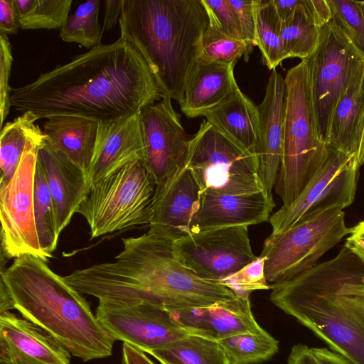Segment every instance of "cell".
<instances>
[{
    "mask_svg": "<svg viewBox=\"0 0 364 364\" xmlns=\"http://www.w3.org/2000/svg\"><path fill=\"white\" fill-rule=\"evenodd\" d=\"M19 28L14 0H1L0 34L15 35Z\"/></svg>",
    "mask_w": 364,
    "mask_h": 364,
    "instance_id": "cell-41",
    "label": "cell"
},
{
    "mask_svg": "<svg viewBox=\"0 0 364 364\" xmlns=\"http://www.w3.org/2000/svg\"><path fill=\"white\" fill-rule=\"evenodd\" d=\"M206 10L209 26L230 37L242 40L235 10L229 0H201Z\"/></svg>",
    "mask_w": 364,
    "mask_h": 364,
    "instance_id": "cell-38",
    "label": "cell"
},
{
    "mask_svg": "<svg viewBox=\"0 0 364 364\" xmlns=\"http://www.w3.org/2000/svg\"><path fill=\"white\" fill-rule=\"evenodd\" d=\"M123 0H106L102 28L108 31L119 21L122 11Z\"/></svg>",
    "mask_w": 364,
    "mask_h": 364,
    "instance_id": "cell-45",
    "label": "cell"
},
{
    "mask_svg": "<svg viewBox=\"0 0 364 364\" xmlns=\"http://www.w3.org/2000/svg\"><path fill=\"white\" fill-rule=\"evenodd\" d=\"M72 0H14L20 28L58 29L65 23Z\"/></svg>",
    "mask_w": 364,
    "mask_h": 364,
    "instance_id": "cell-34",
    "label": "cell"
},
{
    "mask_svg": "<svg viewBox=\"0 0 364 364\" xmlns=\"http://www.w3.org/2000/svg\"><path fill=\"white\" fill-rule=\"evenodd\" d=\"M350 231L343 210L332 209L304 219L285 232L270 234L260 255L265 258L267 282L287 281L313 268Z\"/></svg>",
    "mask_w": 364,
    "mask_h": 364,
    "instance_id": "cell-8",
    "label": "cell"
},
{
    "mask_svg": "<svg viewBox=\"0 0 364 364\" xmlns=\"http://www.w3.org/2000/svg\"><path fill=\"white\" fill-rule=\"evenodd\" d=\"M163 98L147 63L121 38L90 49L11 87V107L37 119L75 115L107 122L141 112Z\"/></svg>",
    "mask_w": 364,
    "mask_h": 364,
    "instance_id": "cell-1",
    "label": "cell"
},
{
    "mask_svg": "<svg viewBox=\"0 0 364 364\" xmlns=\"http://www.w3.org/2000/svg\"><path fill=\"white\" fill-rule=\"evenodd\" d=\"M120 38L143 56L163 97L183 101L209 19L201 0H123Z\"/></svg>",
    "mask_w": 364,
    "mask_h": 364,
    "instance_id": "cell-5",
    "label": "cell"
},
{
    "mask_svg": "<svg viewBox=\"0 0 364 364\" xmlns=\"http://www.w3.org/2000/svg\"><path fill=\"white\" fill-rule=\"evenodd\" d=\"M311 350L319 364H353L341 355L326 348H311Z\"/></svg>",
    "mask_w": 364,
    "mask_h": 364,
    "instance_id": "cell-47",
    "label": "cell"
},
{
    "mask_svg": "<svg viewBox=\"0 0 364 364\" xmlns=\"http://www.w3.org/2000/svg\"><path fill=\"white\" fill-rule=\"evenodd\" d=\"M274 206L272 194L264 190L242 195L203 191L190 232L266 222Z\"/></svg>",
    "mask_w": 364,
    "mask_h": 364,
    "instance_id": "cell-19",
    "label": "cell"
},
{
    "mask_svg": "<svg viewBox=\"0 0 364 364\" xmlns=\"http://www.w3.org/2000/svg\"><path fill=\"white\" fill-rule=\"evenodd\" d=\"M246 55L247 46L244 41L225 35L210 26L204 31L198 60L235 65Z\"/></svg>",
    "mask_w": 364,
    "mask_h": 364,
    "instance_id": "cell-35",
    "label": "cell"
},
{
    "mask_svg": "<svg viewBox=\"0 0 364 364\" xmlns=\"http://www.w3.org/2000/svg\"><path fill=\"white\" fill-rule=\"evenodd\" d=\"M12 46L8 36L0 34V127L4 123L9 113L11 107L10 95L11 87L9 86L13 63Z\"/></svg>",
    "mask_w": 364,
    "mask_h": 364,
    "instance_id": "cell-39",
    "label": "cell"
},
{
    "mask_svg": "<svg viewBox=\"0 0 364 364\" xmlns=\"http://www.w3.org/2000/svg\"><path fill=\"white\" fill-rule=\"evenodd\" d=\"M201 188L186 162L164 183L156 186L149 230L172 241L190 233Z\"/></svg>",
    "mask_w": 364,
    "mask_h": 364,
    "instance_id": "cell-16",
    "label": "cell"
},
{
    "mask_svg": "<svg viewBox=\"0 0 364 364\" xmlns=\"http://www.w3.org/2000/svg\"><path fill=\"white\" fill-rule=\"evenodd\" d=\"M144 160L140 112L99 122L94 152L87 171L91 186L126 166Z\"/></svg>",
    "mask_w": 364,
    "mask_h": 364,
    "instance_id": "cell-17",
    "label": "cell"
},
{
    "mask_svg": "<svg viewBox=\"0 0 364 364\" xmlns=\"http://www.w3.org/2000/svg\"><path fill=\"white\" fill-rule=\"evenodd\" d=\"M168 311L189 333L217 341L262 329L252 314L250 297L237 296L206 306Z\"/></svg>",
    "mask_w": 364,
    "mask_h": 364,
    "instance_id": "cell-22",
    "label": "cell"
},
{
    "mask_svg": "<svg viewBox=\"0 0 364 364\" xmlns=\"http://www.w3.org/2000/svg\"><path fill=\"white\" fill-rule=\"evenodd\" d=\"M305 60L316 126L328 144L336 106L364 67V55L331 21L320 27V38Z\"/></svg>",
    "mask_w": 364,
    "mask_h": 364,
    "instance_id": "cell-10",
    "label": "cell"
},
{
    "mask_svg": "<svg viewBox=\"0 0 364 364\" xmlns=\"http://www.w3.org/2000/svg\"><path fill=\"white\" fill-rule=\"evenodd\" d=\"M140 126L144 162L156 186L161 185L184 164L191 139L168 97L145 107Z\"/></svg>",
    "mask_w": 364,
    "mask_h": 364,
    "instance_id": "cell-15",
    "label": "cell"
},
{
    "mask_svg": "<svg viewBox=\"0 0 364 364\" xmlns=\"http://www.w3.org/2000/svg\"><path fill=\"white\" fill-rule=\"evenodd\" d=\"M203 116L238 146L257 155L260 127L258 108L238 87Z\"/></svg>",
    "mask_w": 364,
    "mask_h": 364,
    "instance_id": "cell-24",
    "label": "cell"
},
{
    "mask_svg": "<svg viewBox=\"0 0 364 364\" xmlns=\"http://www.w3.org/2000/svg\"><path fill=\"white\" fill-rule=\"evenodd\" d=\"M122 364H155L144 352L127 343L122 344Z\"/></svg>",
    "mask_w": 364,
    "mask_h": 364,
    "instance_id": "cell-46",
    "label": "cell"
},
{
    "mask_svg": "<svg viewBox=\"0 0 364 364\" xmlns=\"http://www.w3.org/2000/svg\"><path fill=\"white\" fill-rule=\"evenodd\" d=\"M270 289L279 309L353 364H364V262L348 247Z\"/></svg>",
    "mask_w": 364,
    "mask_h": 364,
    "instance_id": "cell-2",
    "label": "cell"
},
{
    "mask_svg": "<svg viewBox=\"0 0 364 364\" xmlns=\"http://www.w3.org/2000/svg\"><path fill=\"white\" fill-rule=\"evenodd\" d=\"M280 35L287 58L304 60L316 50L320 38V27L309 12L307 0H301L295 12L281 21Z\"/></svg>",
    "mask_w": 364,
    "mask_h": 364,
    "instance_id": "cell-28",
    "label": "cell"
},
{
    "mask_svg": "<svg viewBox=\"0 0 364 364\" xmlns=\"http://www.w3.org/2000/svg\"><path fill=\"white\" fill-rule=\"evenodd\" d=\"M344 245L364 262V220L351 228Z\"/></svg>",
    "mask_w": 364,
    "mask_h": 364,
    "instance_id": "cell-42",
    "label": "cell"
},
{
    "mask_svg": "<svg viewBox=\"0 0 364 364\" xmlns=\"http://www.w3.org/2000/svg\"><path fill=\"white\" fill-rule=\"evenodd\" d=\"M331 21L364 55V14L362 1L327 0Z\"/></svg>",
    "mask_w": 364,
    "mask_h": 364,
    "instance_id": "cell-36",
    "label": "cell"
},
{
    "mask_svg": "<svg viewBox=\"0 0 364 364\" xmlns=\"http://www.w3.org/2000/svg\"><path fill=\"white\" fill-rule=\"evenodd\" d=\"M148 353L161 364H231L218 341L191 333Z\"/></svg>",
    "mask_w": 364,
    "mask_h": 364,
    "instance_id": "cell-27",
    "label": "cell"
},
{
    "mask_svg": "<svg viewBox=\"0 0 364 364\" xmlns=\"http://www.w3.org/2000/svg\"><path fill=\"white\" fill-rule=\"evenodd\" d=\"M288 364H319L311 348L304 345L296 344L290 351L287 360Z\"/></svg>",
    "mask_w": 364,
    "mask_h": 364,
    "instance_id": "cell-44",
    "label": "cell"
},
{
    "mask_svg": "<svg viewBox=\"0 0 364 364\" xmlns=\"http://www.w3.org/2000/svg\"><path fill=\"white\" fill-rule=\"evenodd\" d=\"M364 117V67L338 100L331 118L328 145L357 156Z\"/></svg>",
    "mask_w": 364,
    "mask_h": 364,
    "instance_id": "cell-26",
    "label": "cell"
},
{
    "mask_svg": "<svg viewBox=\"0 0 364 364\" xmlns=\"http://www.w3.org/2000/svg\"><path fill=\"white\" fill-rule=\"evenodd\" d=\"M236 11L238 17L241 32L247 46L245 61H248L249 55L253 47L256 46V25L254 0H229Z\"/></svg>",
    "mask_w": 364,
    "mask_h": 364,
    "instance_id": "cell-40",
    "label": "cell"
},
{
    "mask_svg": "<svg viewBox=\"0 0 364 364\" xmlns=\"http://www.w3.org/2000/svg\"><path fill=\"white\" fill-rule=\"evenodd\" d=\"M0 279L11 295L14 309L83 361L112 354L114 340L97 320L80 292L54 272L46 261L33 255L15 258Z\"/></svg>",
    "mask_w": 364,
    "mask_h": 364,
    "instance_id": "cell-4",
    "label": "cell"
},
{
    "mask_svg": "<svg viewBox=\"0 0 364 364\" xmlns=\"http://www.w3.org/2000/svg\"><path fill=\"white\" fill-rule=\"evenodd\" d=\"M363 164H364V159H363Z\"/></svg>",
    "mask_w": 364,
    "mask_h": 364,
    "instance_id": "cell-52",
    "label": "cell"
},
{
    "mask_svg": "<svg viewBox=\"0 0 364 364\" xmlns=\"http://www.w3.org/2000/svg\"><path fill=\"white\" fill-rule=\"evenodd\" d=\"M99 122L75 115H55L43 125L46 143L85 170L89 169Z\"/></svg>",
    "mask_w": 364,
    "mask_h": 364,
    "instance_id": "cell-25",
    "label": "cell"
},
{
    "mask_svg": "<svg viewBox=\"0 0 364 364\" xmlns=\"http://www.w3.org/2000/svg\"><path fill=\"white\" fill-rule=\"evenodd\" d=\"M264 262L265 258L259 255L238 271L222 279L219 283L238 297H250L254 291L270 289L264 274Z\"/></svg>",
    "mask_w": 364,
    "mask_h": 364,
    "instance_id": "cell-37",
    "label": "cell"
},
{
    "mask_svg": "<svg viewBox=\"0 0 364 364\" xmlns=\"http://www.w3.org/2000/svg\"><path fill=\"white\" fill-rule=\"evenodd\" d=\"M254 4L256 46L259 48L263 63L273 70L287 58L280 35L281 21L273 0H254Z\"/></svg>",
    "mask_w": 364,
    "mask_h": 364,
    "instance_id": "cell-29",
    "label": "cell"
},
{
    "mask_svg": "<svg viewBox=\"0 0 364 364\" xmlns=\"http://www.w3.org/2000/svg\"><path fill=\"white\" fill-rule=\"evenodd\" d=\"M95 316L114 341L147 353L190 334L167 309L149 304L99 301Z\"/></svg>",
    "mask_w": 364,
    "mask_h": 364,
    "instance_id": "cell-14",
    "label": "cell"
},
{
    "mask_svg": "<svg viewBox=\"0 0 364 364\" xmlns=\"http://www.w3.org/2000/svg\"><path fill=\"white\" fill-rule=\"evenodd\" d=\"M235 65L198 60L179 104L183 113L190 118L203 116L227 98L238 87Z\"/></svg>",
    "mask_w": 364,
    "mask_h": 364,
    "instance_id": "cell-23",
    "label": "cell"
},
{
    "mask_svg": "<svg viewBox=\"0 0 364 364\" xmlns=\"http://www.w3.org/2000/svg\"><path fill=\"white\" fill-rule=\"evenodd\" d=\"M26 112L4 124L0 134V183L8 182L15 173L24 151L28 133L37 121Z\"/></svg>",
    "mask_w": 364,
    "mask_h": 364,
    "instance_id": "cell-31",
    "label": "cell"
},
{
    "mask_svg": "<svg viewBox=\"0 0 364 364\" xmlns=\"http://www.w3.org/2000/svg\"><path fill=\"white\" fill-rule=\"evenodd\" d=\"M100 4V0L80 4L60 29V38L90 49L100 46L104 32L99 21Z\"/></svg>",
    "mask_w": 364,
    "mask_h": 364,
    "instance_id": "cell-33",
    "label": "cell"
},
{
    "mask_svg": "<svg viewBox=\"0 0 364 364\" xmlns=\"http://www.w3.org/2000/svg\"><path fill=\"white\" fill-rule=\"evenodd\" d=\"M185 162L201 192L242 195L264 190L257 156L238 146L206 120L190 139Z\"/></svg>",
    "mask_w": 364,
    "mask_h": 364,
    "instance_id": "cell-9",
    "label": "cell"
},
{
    "mask_svg": "<svg viewBox=\"0 0 364 364\" xmlns=\"http://www.w3.org/2000/svg\"><path fill=\"white\" fill-rule=\"evenodd\" d=\"M122 241V250L114 260L97 267L100 289L109 301L176 311L237 297L225 286L200 278L183 266L169 239L148 231Z\"/></svg>",
    "mask_w": 364,
    "mask_h": 364,
    "instance_id": "cell-3",
    "label": "cell"
},
{
    "mask_svg": "<svg viewBox=\"0 0 364 364\" xmlns=\"http://www.w3.org/2000/svg\"><path fill=\"white\" fill-rule=\"evenodd\" d=\"M37 163L46 178L55 205L58 233L70 223L91 190L87 173L46 141L41 144Z\"/></svg>",
    "mask_w": 364,
    "mask_h": 364,
    "instance_id": "cell-21",
    "label": "cell"
},
{
    "mask_svg": "<svg viewBox=\"0 0 364 364\" xmlns=\"http://www.w3.org/2000/svg\"><path fill=\"white\" fill-rule=\"evenodd\" d=\"M360 166L355 155L329 146L326 159L298 198L271 215V234L285 232L323 212L350 206L355 199Z\"/></svg>",
    "mask_w": 364,
    "mask_h": 364,
    "instance_id": "cell-12",
    "label": "cell"
},
{
    "mask_svg": "<svg viewBox=\"0 0 364 364\" xmlns=\"http://www.w3.org/2000/svg\"><path fill=\"white\" fill-rule=\"evenodd\" d=\"M363 11L364 14V1H362Z\"/></svg>",
    "mask_w": 364,
    "mask_h": 364,
    "instance_id": "cell-51",
    "label": "cell"
},
{
    "mask_svg": "<svg viewBox=\"0 0 364 364\" xmlns=\"http://www.w3.org/2000/svg\"><path fill=\"white\" fill-rule=\"evenodd\" d=\"M14 304L5 283L0 279V314L13 310Z\"/></svg>",
    "mask_w": 364,
    "mask_h": 364,
    "instance_id": "cell-49",
    "label": "cell"
},
{
    "mask_svg": "<svg viewBox=\"0 0 364 364\" xmlns=\"http://www.w3.org/2000/svg\"><path fill=\"white\" fill-rule=\"evenodd\" d=\"M34 215L41 248L46 257L50 258L57 247L60 234L53 197L38 163L34 184Z\"/></svg>",
    "mask_w": 364,
    "mask_h": 364,
    "instance_id": "cell-32",
    "label": "cell"
},
{
    "mask_svg": "<svg viewBox=\"0 0 364 364\" xmlns=\"http://www.w3.org/2000/svg\"><path fill=\"white\" fill-rule=\"evenodd\" d=\"M44 138L35 124L15 173L8 182L0 183L1 252L9 259L29 255L48 260L41 248L34 215L38 151Z\"/></svg>",
    "mask_w": 364,
    "mask_h": 364,
    "instance_id": "cell-11",
    "label": "cell"
},
{
    "mask_svg": "<svg viewBox=\"0 0 364 364\" xmlns=\"http://www.w3.org/2000/svg\"><path fill=\"white\" fill-rule=\"evenodd\" d=\"M357 159L359 164L363 165L364 159V117L361 125L360 132L358 139V149H357Z\"/></svg>",
    "mask_w": 364,
    "mask_h": 364,
    "instance_id": "cell-50",
    "label": "cell"
},
{
    "mask_svg": "<svg viewBox=\"0 0 364 364\" xmlns=\"http://www.w3.org/2000/svg\"><path fill=\"white\" fill-rule=\"evenodd\" d=\"M284 81L283 153L274 191L288 206L321 166L329 146L317 132L305 60L291 68Z\"/></svg>",
    "mask_w": 364,
    "mask_h": 364,
    "instance_id": "cell-6",
    "label": "cell"
},
{
    "mask_svg": "<svg viewBox=\"0 0 364 364\" xmlns=\"http://www.w3.org/2000/svg\"><path fill=\"white\" fill-rule=\"evenodd\" d=\"M231 364H255L272 358L279 349V342L262 328L255 333H242L218 341Z\"/></svg>",
    "mask_w": 364,
    "mask_h": 364,
    "instance_id": "cell-30",
    "label": "cell"
},
{
    "mask_svg": "<svg viewBox=\"0 0 364 364\" xmlns=\"http://www.w3.org/2000/svg\"><path fill=\"white\" fill-rule=\"evenodd\" d=\"M71 355L38 326L11 311L0 314L1 364H70Z\"/></svg>",
    "mask_w": 364,
    "mask_h": 364,
    "instance_id": "cell-18",
    "label": "cell"
},
{
    "mask_svg": "<svg viewBox=\"0 0 364 364\" xmlns=\"http://www.w3.org/2000/svg\"><path fill=\"white\" fill-rule=\"evenodd\" d=\"M156 183L143 161H136L93 184L76 213L87 221L91 238L149 225Z\"/></svg>",
    "mask_w": 364,
    "mask_h": 364,
    "instance_id": "cell-7",
    "label": "cell"
},
{
    "mask_svg": "<svg viewBox=\"0 0 364 364\" xmlns=\"http://www.w3.org/2000/svg\"><path fill=\"white\" fill-rule=\"evenodd\" d=\"M175 256L198 277L218 282L257 257L247 226L218 228L190 232L173 242Z\"/></svg>",
    "mask_w": 364,
    "mask_h": 364,
    "instance_id": "cell-13",
    "label": "cell"
},
{
    "mask_svg": "<svg viewBox=\"0 0 364 364\" xmlns=\"http://www.w3.org/2000/svg\"><path fill=\"white\" fill-rule=\"evenodd\" d=\"M301 0H273L277 14L281 21L289 18L300 6Z\"/></svg>",
    "mask_w": 364,
    "mask_h": 364,
    "instance_id": "cell-48",
    "label": "cell"
},
{
    "mask_svg": "<svg viewBox=\"0 0 364 364\" xmlns=\"http://www.w3.org/2000/svg\"><path fill=\"white\" fill-rule=\"evenodd\" d=\"M309 12L318 27L331 21V11L327 0H307Z\"/></svg>",
    "mask_w": 364,
    "mask_h": 364,
    "instance_id": "cell-43",
    "label": "cell"
},
{
    "mask_svg": "<svg viewBox=\"0 0 364 364\" xmlns=\"http://www.w3.org/2000/svg\"><path fill=\"white\" fill-rule=\"evenodd\" d=\"M285 95L284 78L273 70L263 100L257 107L260 126L257 151L258 171L264 189L269 193L274 188L282 159Z\"/></svg>",
    "mask_w": 364,
    "mask_h": 364,
    "instance_id": "cell-20",
    "label": "cell"
}]
</instances>
